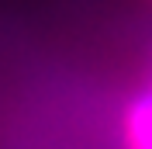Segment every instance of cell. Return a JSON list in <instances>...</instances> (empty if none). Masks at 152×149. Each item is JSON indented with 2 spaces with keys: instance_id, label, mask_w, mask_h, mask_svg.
<instances>
[{
  "instance_id": "cell-1",
  "label": "cell",
  "mask_w": 152,
  "mask_h": 149,
  "mask_svg": "<svg viewBox=\"0 0 152 149\" xmlns=\"http://www.w3.org/2000/svg\"><path fill=\"white\" fill-rule=\"evenodd\" d=\"M118 149H152V80L145 76L118 104Z\"/></svg>"
}]
</instances>
